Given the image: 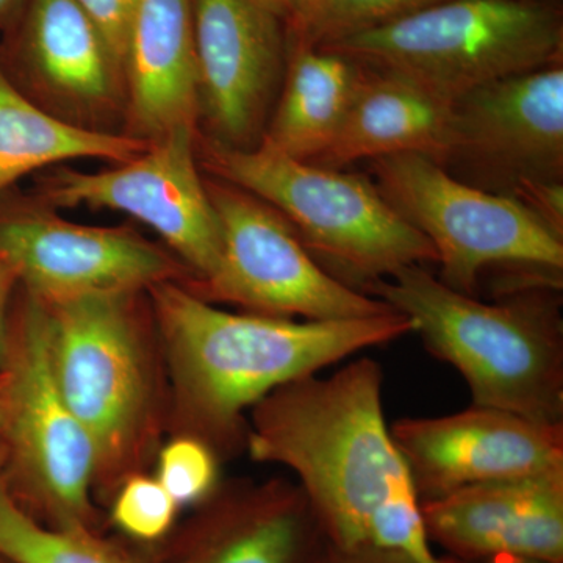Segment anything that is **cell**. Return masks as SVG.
I'll return each instance as SVG.
<instances>
[{
    "label": "cell",
    "instance_id": "30",
    "mask_svg": "<svg viewBox=\"0 0 563 563\" xmlns=\"http://www.w3.org/2000/svg\"><path fill=\"white\" fill-rule=\"evenodd\" d=\"M274 5L279 9L282 16L285 18L290 36L299 32L306 21L307 11H309L310 0H272Z\"/></svg>",
    "mask_w": 563,
    "mask_h": 563
},
{
    "label": "cell",
    "instance_id": "18",
    "mask_svg": "<svg viewBox=\"0 0 563 563\" xmlns=\"http://www.w3.org/2000/svg\"><path fill=\"white\" fill-rule=\"evenodd\" d=\"M125 118L133 139L198 128L195 0H136L124 62Z\"/></svg>",
    "mask_w": 563,
    "mask_h": 563
},
{
    "label": "cell",
    "instance_id": "21",
    "mask_svg": "<svg viewBox=\"0 0 563 563\" xmlns=\"http://www.w3.org/2000/svg\"><path fill=\"white\" fill-rule=\"evenodd\" d=\"M150 144L81 128L40 107L14 85L0 57V195L46 166L77 158L128 162Z\"/></svg>",
    "mask_w": 563,
    "mask_h": 563
},
{
    "label": "cell",
    "instance_id": "20",
    "mask_svg": "<svg viewBox=\"0 0 563 563\" xmlns=\"http://www.w3.org/2000/svg\"><path fill=\"white\" fill-rule=\"evenodd\" d=\"M365 74L336 52L290 41L279 101L262 140L288 157L317 162L332 146Z\"/></svg>",
    "mask_w": 563,
    "mask_h": 563
},
{
    "label": "cell",
    "instance_id": "22",
    "mask_svg": "<svg viewBox=\"0 0 563 563\" xmlns=\"http://www.w3.org/2000/svg\"><path fill=\"white\" fill-rule=\"evenodd\" d=\"M0 558L10 563H150L139 547L114 542L102 531L55 528L16 498L0 443Z\"/></svg>",
    "mask_w": 563,
    "mask_h": 563
},
{
    "label": "cell",
    "instance_id": "19",
    "mask_svg": "<svg viewBox=\"0 0 563 563\" xmlns=\"http://www.w3.org/2000/svg\"><path fill=\"white\" fill-rule=\"evenodd\" d=\"M453 118L454 103L365 66L339 135L314 163L339 169L358 161L420 154L444 166L453 152Z\"/></svg>",
    "mask_w": 563,
    "mask_h": 563
},
{
    "label": "cell",
    "instance_id": "26",
    "mask_svg": "<svg viewBox=\"0 0 563 563\" xmlns=\"http://www.w3.org/2000/svg\"><path fill=\"white\" fill-rule=\"evenodd\" d=\"M98 25L124 73L125 49L136 0H76Z\"/></svg>",
    "mask_w": 563,
    "mask_h": 563
},
{
    "label": "cell",
    "instance_id": "29",
    "mask_svg": "<svg viewBox=\"0 0 563 563\" xmlns=\"http://www.w3.org/2000/svg\"><path fill=\"white\" fill-rule=\"evenodd\" d=\"M18 279L9 263L0 257V366L5 355L7 340H9V307L11 296L16 288Z\"/></svg>",
    "mask_w": 563,
    "mask_h": 563
},
{
    "label": "cell",
    "instance_id": "33",
    "mask_svg": "<svg viewBox=\"0 0 563 563\" xmlns=\"http://www.w3.org/2000/svg\"><path fill=\"white\" fill-rule=\"evenodd\" d=\"M472 563H548V562L537 561V559H531V558H521V555L501 554V555H495V558L484 559V561L472 562Z\"/></svg>",
    "mask_w": 563,
    "mask_h": 563
},
{
    "label": "cell",
    "instance_id": "23",
    "mask_svg": "<svg viewBox=\"0 0 563 563\" xmlns=\"http://www.w3.org/2000/svg\"><path fill=\"white\" fill-rule=\"evenodd\" d=\"M109 521L135 547L150 550L176 528L180 507L154 474L125 477L109 499Z\"/></svg>",
    "mask_w": 563,
    "mask_h": 563
},
{
    "label": "cell",
    "instance_id": "13",
    "mask_svg": "<svg viewBox=\"0 0 563 563\" xmlns=\"http://www.w3.org/2000/svg\"><path fill=\"white\" fill-rule=\"evenodd\" d=\"M421 503L472 485L563 472V424L474 406L390 426Z\"/></svg>",
    "mask_w": 563,
    "mask_h": 563
},
{
    "label": "cell",
    "instance_id": "10",
    "mask_svg": "<svg viewBox=\"0 0 563 563\" xmlns=\"http://www.w3.org/2000/svg\"><path fill=\"white\" fill-rule=\"evenodd\" d=\"M41 195L49 207L113 210L143 222L188 269V288L217 269L220 225L196 162L195 129L166 133L136 157L102 172L58 169L44 179Z\"/></svg>",
    "mask_w": 563,
    "mask_h": 563
},
{
    "label": "cell",
    "instance_id": "12",
    "mask_svg": "<svg viewBox=\"0 0 563 563\" xmlns=\"http://www.w3.org/2000/svg\"><path fill=\"white\" fill-rule=\"evenodd\" d=\"M195 44L199 121L210 140L255 146L284 80L287 21L272 0H195Z\"/></svg>",
    "mask_w": 563,
    "mask_h": 563
},
{
    "label": "cell",
    "instance_id": "2",
    "mask_svg": "<svg viewBox=\"0 0 563 563\" xmlns=\"http://www.w3.org/2000/svg\"><path fill=\"white\" fill-rule=\"evenodd\" d=\"M146 295L168 379L166 431L201 440L220 459L246 450L244 412L269 393L415 332L399 312L336 321L225 312L180 282Z\"/></svg>",
    "mask_w": 563,
    "mask_h": 563
},
{
    "label": "cell",
    "instance_id": "9",
    "mask_svg": "<svg viewBox=\"0 0 563 563\" xmlns=\"http://www.w3.org/2000/svg\"><path fill=\"white\" fill-rule=\"evenodd\" d=\"M206 187L221 240L217 269L190 288L206 301L310 321L396 312L322 268L279 211L257 196L220 179L206 180Z\"/></svg>",
    "mask_w": 563,
    "mask_h": 563
},
{
    "label": "cell",
    "instance_id": "11",
    "mask_svg": "<svg viewBox=\"0 0 563 563\" xmlns=\"http://www.w3.org/2000/svg\"><path fill=\"white\" fill-rule=\"evenodd\" d=\"M0 257L24 291L46 306L191 282L176 255L132 229L81 225L41 207L0 213Z\"/></svg>",
    "mask_w": 563,
    "mask_h": 563
},
{
    "label": "cell",
    "instance_id": "15",
    "mask_svg": "<svg viewBox=\"0 0 563 563\" xmlns=\"http://www.w3.org/2000/svg\"><path fill=\"white\" fill-rule=\"evenodd\" d=\"M451 161L509 179L561 181L562 63L493 81L454 103Z\"/></svg>",
    "mask_w": 563,
    "mask_h": 563
},
{
    "label": "cell",
    "instance_id": "25",
    "mask_svg": "<svg viewBox=\"0 0 563 563\" xmlns=\"http://www.w3.org/2000/svg\"><path fill=\"white\" fill-rule=\"evenodd\" d=\"M155 474L181 509L199 506L220 485V457L190 435L176 433L155 454Z\"/></svg>",
    "mask_w": 563,
    "mask_h": 563
},
{
    "label": "cell",
    "instance_id": "17",
    "mask_svg": "<svg viewBox=\"0 0 563 563\" xmlns=\"http://www.w3.org/2000/svg\"><path fill=\"white\" fill-rule=\"evenodd\" d=\"M14 27L29 84L63 120L96 129L114 111L125 113L124 73L76 0H27Z\"/></svg>",
    "mask_w": 563,
    "mask_h": 563
},
{
    "label": "cell",
    "instance_id": "4",
    "mask_svg": "<svg viewBox=\"0 0 563 563\" xmlns=\"http://www.w3.org/2000/svg\"><path fill=\"white\" fill-rule=\"evenodd\" d=\"M363 290L413 321L428 351L462 374L474 406L563 424V325L550 292L558 288L487 303L412 265Z\"/></svg>",
    "mask_w": 563,
    "mask_h": 563
},
{
    "label": "cell",
    "instance_id": "31",
    "mask_svg": "<svg viewBox=\"0 0 563 563\" xmlns=\"http://www.w3.org/2000/svg\"><path fill=\"white\" fill-rule=\"evenodd\" d=\"M27 0H0V29H11L16 25Z\"/></svg>",
    "mask_w": 563,
    "mask_h": 563
},
{
    "label": "cell",
    "instance_id": "14",
    "mask_svg": "<svg viewBox=\"0 0 563 563\" xmlns=\"http://www.w3.org/2000/svg\"><path fill=\"white\" fill-rule=\"evenodd\" d=\"M320 533L298 483L231 481L141 550L150 563H301Z\"/></svg>",
    "mask_w": 563,
    "mask_h": 563
},
{
    "label": "cell",
    "instance_id": "16",
    "mask_svg": "<svg viewBox=\"0 0 563 563\" xmlns=\"http://www.w3.org/2000/svg\"><path fill=\"white\" fill-rule=\"evenodd\" d=\"M421 512L431 543L455 561L563 563V472L472 485L421 503Z\"/></svg>",
    "mask_w": 563,
    "mask_h": 563
},
{
    "label": "cell",
    "instance_id": "34",
    "mask_svg": "<svg viewBox=\"0 0 563 563\" xmlns=\"http://www.w3.org/2000/svg\"><path fill=\"white\" fill-rule=\"evenodd\" d=\"M0 563H10V562H7L5 559L0 558Z\"/></svg>",
    "mask_w": 563,
    "mask_h": 563
},
{
    "label": "cell",
    "instance_id": "1",
    "mask_svg": "<svg viewBox=\"0 0 563 563\" xmlns=\"http://www.w3.org/2000/svg\"><path fill=\"white\" fill-rule=\"evenodd\" d=\"M383 385V368L369 357L331 377L282 385L252 407L246 451L298 476L320 532L336 547L463 563L433 551L412 476L385 422Z\"/></svg>",
    "mask_w": 563,
    "mask_h": 563
},
{
    "label": "cell",
    "instance_id": "6",
    "mask_svg": "<svg viewBox=\"0 0 563 563\" xmlns=\"http://www.w3.org/2000/svg\"><path fill=\"white\" fill-rule=\"evenodd\" d=\"M318 49L455 103L493 81L562 63L563 22L537 0H442Z\"/></svg>",
    "mask_w": 563,
    "mask_h": 563
},
{
    "label": "cell",
    "instance_id": "28",
    "mask_svg": "<svg viewBox=\"0 0 563 563\" xmlns=\"http://www.w3.org/2000/svg\"><path fill=\"white\" fill-rule=\"evenodd\" d=\"M301 563H412L402 555L374 550H344L322 533Z\"/></svg>",
    "mask_w": 563,
    "mask_h": 563
},
{
    "label": "cell",
    "instance_id": "27",
    "mask_svg": "<svg viewBox=\"0 0 563 563\" xmlns=\"http://www.w3.org/2000/svg\"><path fill=\"white\" fill-rule=\"evenodd\" d=\"M512 198L523 203L551 231L563 236V187L562 181L520 179L512 185Z\"/></svg>",
    "mask_w": 563,
    "mask_h": 563
},
{
    "label": "cell",
    "instance_id": "8",
    "mask_svg": "<svg viewBox=\"0 0 563 563\" xmlns=\"http://www.w3.org/2000/svg\"><path fill=\"white\" fill-rule=\"evenodd\" d=\"M372 172L380 195L432 244L448 287L473 296L495 265L562 276L563 236L512 196L470 187L420 154L376 158Z\"/></svg>",
    "mask_w": 563,
    "mask_h": 563
},
{
    "label": "cell",
    "instance_id": "3",
    "mask_svg": "<svg viewBox=\"0 0 563 563\" xmlns=\"http://www.w3.org/2000/svg\"><path fill=\"white\" fill-rule=\"evenodd\" d=\"M140 295L44 303L55 379L90 435L95 499L106 503L125 477L146 472L168 429L165 361L152 312H141Z\"/></svg>",
    "mask_w": 563,
    "mask_h": 563
},
{
    "label": "cell",
    "instance_id": "32",
    "mask_svg": "<svg viewBox=\"0 0 563 563\" xmlns=\"http://www.w3.org/2000/svg\"><path fill=\"white\" fill-rule=\"evenodd\" d=\"M7 387H9V374L0 366V435H2L3 421H5Z\"/></svg>",
    "mask_w": 563,
    "mask_h": 563
},
{
    "label": "cell",
    "instance_id": "5",
    "mask_svg": "<svg viewBox=\"0 0 563 563\" xmlns=\"http://www.w3.org/2000/svg\"><path fill=\"white\" fill-rule=\"evenodd\" d=\"M201 150L202 165L217 179L279 211L340 280L365 288L406 266L439 262L429 240L365 177L296 161L263 140L247 150L207 140Z\"/></svg>",
    "mask_w": 563,
    "mask_h": 563
},
{
    "label": "cell",
    "instance_id": "7",
    "mask_svg": "<svg viewBox=\"0 0 563 563\" xmlns=\"http://www.w3.org/2000/svg\"><path fill=\"white\" fill-rule=\"evenodd\" d=\"M2 366L9 387L0 439L7 472L16 476L10 484L20 485L14 495L43 523L101 531L95 446L55 379L46 306L27 292L10 324Z\"/></svg>",
    "mask_w": 563,
    "mask_h": 563
},
{
    "label": "cell",
    "instance_id": "24",
    "mask_svg": "<svg viewBox=\"0 0 563 563\" xmlns=\"http://www.w3.org/2000/svg\"><path fill=\"white\" fill-rule=\"evenodd\" d=\"M442 0H310L306 21L290 41L325 47L374 31Z\"/></svg>",
    "mask_w": 563,
    "mask_h": 563
}]
</instances>
